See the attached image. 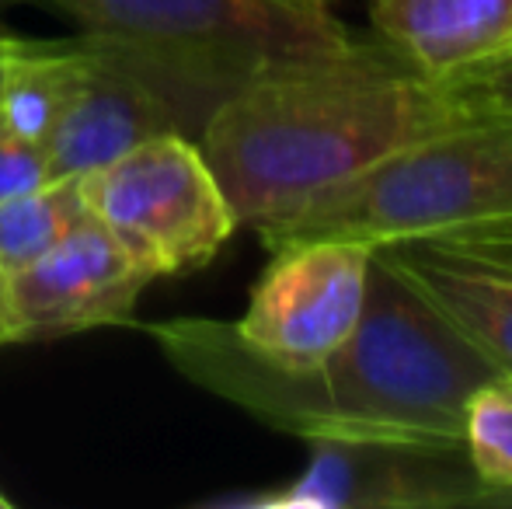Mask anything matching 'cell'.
I'll list each match as a JSON object with an SVG mask.
<instances>
[{
  "label": "cell",
  "instance_id": "obj_9",
  "mask_svg": "<svg viewBox=\"0 0 512 509\" xmlns=\"http://www.w3.org/2000/svg\"><path fill=\"white\" fill-rule=\"evenodd\" d=\"M81 42L84 67L42 140L56 178L88 175L150 136H196L185 105L147 67L88 35H81Z\"/></svg>",
  "mask_w": 512,
  "mask_h": 509
},
{
  "label": "cell",
  "instance_id": "obj_8",
  "mask_svg": "<svg viewBox=\"0 0 512 509\" xmlns=\"http://www.w3.org/2000/svg\"><path fill=\"white\" fill-rule=\"evenodd\" d=\"M150 283L154 276L88 213L46 255L7 276L14 339L49 342L91 328L136 325V304Z\"/></svg>",
  "mask_w": 512,
  "mask_h": 509
},
{
  "label": "cell",
  "instance_id": "obj_15",
  "mask_svg": "<svg viewBox=\"0 0 512 509\" xmlns=\"http://www.w3.org/2000/svg\"><path fill=\"white\" fill-rule=\"evenodd\" d=\"M53 168H49L46 147L39 140H25V136H4L0 140V203L25 192L39 189V185L53 182Z\"/></svg>",
  "mask_w": 512,
  "mask_h": 509
},
{
  "label": "cell",
  "instance_id": "obj_3",
  "mask_svg": "<svg viewBox=\"0 0 512 509\" xmlns=\"http://www.w3.org/2000/svg\"><path fill=\"white\" fill-rule=\"evenodd\" d=\"M81 35L147 67L196 123L251 77L352 42L307 0H42Z\"/></svg>",
  "mask_w": 512,
  "mask_h": 509
},
{
  "label": "cell",
  "instance_id": "obj_18",
  "mask_svg": "<svg viewBox=\"0 0 512 509\" xmlns=\"http://www.w3.org/2000/svg\"><path fill=\"white\" fill-rule=\"evenodd\" d=\"M4 136H11V123H7L4 109H0V140H4Z\"/></svg>",
  "mask_w": 512,
  "mask_h": 509
},
{
  "label": "cell",
  "instance_id": "obj_5",
  "mask_svg": "<svg viewBox=\"0 0 512 509\" xmlns=\"http://www.w3.org/2000/svg\"><path fill=\"white\" fill-rule=\"evenodd\" d=\"M88 213L154 279L185 276L234 238V206L189 133H161L81 175Z\"/></svg>",
  "mask_w": 512,
  "mask_h": 509
},
{
  "label": "cell",
  "instance_id": "obj_11",
  "mask_svg": "<svg viewBox=\"0 0 512 509\" xmlns=\"http://www.w3.org/2000/svg\"><path fill=\"white\" fill-rule=\"evenodd\" d=\"M373 35L443 81L512 49V0H370Z\"/></svg>",
  "mask_w": 512,
  "mask_h": 509
},
{
  "label": "cell",
  "instance_id": "obj_14",
  "mask_svg": "<svg viewBox=\"0 0 512 509\" xmlns=\"http://www.w3.org/2000/svg\"><path fill=\"white\" fill-rule=\"evenodd\" d=\"M446 102L464 119H512V49L443 81Z\"/></svg>",
  "mask_w": 512,
  "mask_h": 509
},
{
  "label": "cell",
  "instance_id": "obj_7",
  "mask_svg": "<svg viewBox=\"0 0 512 509\" xmlns=\"http://www.w3.org/2000/svg\"><path fill=\"white\" fill-rule=\"evenodd\" d=\"M265 509H450L492 503L464 443L321 440L283 489L234 499Z\"/></svg>",
  "mask_w": 512,
  "mask_h": 509
},
{
  "label": "cell",
  "instance_id": "obj_22",
  "mask_svg": "<svg viewBox=\"0 0 512 509\" xmlns=\"http://www.w3.org/2000/svg\"><path fill=\"white\" fill-rule=\"evenodd\" d=\"M4 4H7V0H4Z\"/></svg>",
  "mask_w": 512,
  "mask_h": 509
},
{
  "label": "cell",
  "instance_id": "obj_12",
  "mask_svg": "<svg viewBox=\"0 0 512 509\" xmlns=\"http://www.w3.org/2000/svg\"><path fill=\"white\" fill-rule=\"evenodd\" d=\"M88 217L81 175L53 178L0 203V272L14 276Z\"/></svg>",
  "mask_w": 512,
  "mask_h": 509
},
{
  "label": "cell",
  "instance_id": "obj_4",
  "mask_svg": "<svg viewBox=\"0 0 512 509\" xmlns=\"http://www.w3.org/2000/svg\"><path fill=\"white\" fill-rule=\"evenodd\" d=\"M499 213H512V119H460L366 164L258 238L269 252L310 238L380 248Z\"/></svg>",
  "mask_w": 512,
  "mask_h": 509
},
{
  "label": "cell",
  "instance_id": "obj_1",
  "mask_svg": "<svg viewBox=\"0 0 512 509\" xmlns=\"http://www.w3.org/2000/svg\"><path fill=\"white\" fill-rule=\"evenodd\" d=\"M147 332L185 381L307 443H464L467 401L499 377L377 248L363 318L314 363L265 360L220 318H168Z\"/></svg>",
  "mask_w": 512,
  "mask_h": 509
},
{
  "label": "cell",
  "instance_id": "obj_21",
  "mask_svg": "<svg viewBox=\"0 0 512 509\" xmlns=\"http://www.w3.org/2000/svg\"><path fill=\"white\" fill-rule=\"evenodd\" d=\"M0 4H4V0H0Z\"/></svg>",
  "mask_w": 512,
  "mask_h": 509
},
{
  "label": "cell",
  "instance_id": "obj_19",
  "mask_svg": "<svg viewBox=\"0 0 512 509\" xmlns=\"http://www.w3.org/2000/svg\"><path fill=\"white\" fill-rule=\"evenodd\" d=\"M0 509H11V496L4 489H0Z\"/></svg>",
  "mask_w": 512,
  "mask_h": 509
},
{
  "label": "cell",
  "instance_id": "obj_20",
  "mask_svg": "<svg viewBox=\"0 0 512 509\" xmlns=\"http://www.w3.org/2000/svg\"><path fill=\"white\" fill-rule=\"evenodd\" d=\"M307 4H317V7H331L335 0H307Z\"/></svg>",
  "mask_w": 512,
  "mask_h": 509
},
{
  "label": "cell",
  "instance_id": "obj_2",
  "mask_svg": "<svg viewBox=\"0 0 512 509\" xmlns=\"http://www.w3.org/2000/svg\"><path fill=\"white\" fill-rule=\"evenodd\" d=\"M460 119L432 77L373 35L251 77L209 112L196 140L237 224L262 234L366 164Z\"/></svg>",
  "mask_w": 512,
  "mask_h": 509
},
{
  "label": "cell",
  "instance_id": "obj_10",
  "mask_svg": "<svg viewBox=\"0 0 512 509\" xmlns=\"http://www.w3.org/2000/svg\"><path fill=\"white\" fill-rule=\"evenodd\" d=\"M401 276L474 342L499 374L512 377V269L457 252L432 238L377 248Z\"/></svg>",
  "mask_w": 512,
  "mask_h": 509
},
{
  "label": "cell",
  "instance_id": "obj_17",
  "mask_svg": "<svg viewBox=\"0 0 512 509\" xmlns=\"http://www.w3.org/2000/svg\"><path fill=\"white\" fill-rule=\"evenodd\" d=\"M14 318H11V297H7V276L0 272V349L14 346Z\"/></svg>",
  "mask_w": 512,
  "mask_h": 509
},
{
  "label": "cell",
  "instance_id": "obj_13",
  "mask_svg": "<svg viewBox=\"0 0 512 509\" xmlns=\"http://www.w3.org/2000/svg\"><path fill=\"white\" fill-rule=\"evenodd\" d=\"M464 450L492 503H512V377L499 374L471 394Z\"/></svg>",
  "mask_w": 512,
  "mask_h": 509
},
{
  "label": "cell",
  "instance_id": "obj_6",
  "mask_svg": "<svg viewBox=\"0 0 512 509\" xmlns=\"http://www.w3.org/2000/svg\"><path fill=\"white\" fill-rule=\"evenodd\" d=\"M234 325L244 346L276 363H314L359 325L370 290L373 248L363 241L310 238L269 252Z\"/></svg>",
  "mask_w": 512,
  "mask_h": 509
},
{
  "label": "cell",
  "instance_id": "obj_16",
  "mask_svg": "<svg viewBox=\"0 0 512 509\" xmlns=\"http://www.w3.org/2000/svg\"><path fill=\"white\" fill-rule=\"evenodd\" d=\"M39 46H42V42L18 39V35H7V32H0V91H4V84L14 77V70H18L21 63H25L28 56H32Z\"/></svg>",
  "mask_w": 512,
  "mask_h": 509
}]
</instances>
